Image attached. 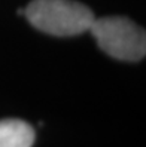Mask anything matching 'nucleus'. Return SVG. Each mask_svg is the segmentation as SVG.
Masks as SVG:
<instances>
[{
    "label": "nucleus",
    "mask_w": 146,
    "mask_h": 147,
    "mask_svg": "<svg viewBox=\"0 0 146 147\" xmlns=\"http://www.w3.org/2000/svg\"><path fill=\"white\" fill-rule=\"evenodd\" d=\"M24 15L33 27L60 37L88 31L96 20L88 6L75 0H31Z\"/></svg>",
    "instance_id": "f257e3e1"
},
{
    "label": "nucleus",
    "mask_w": 146,
    "mask_h": 147,
    "mask_svg": "<svg viewBox=\"0 0 146 147\" xmlns=\"http://www.w3.org/2000/svg\"><path fill=\"white\" fill-rule=\"evenodd\" d=\"M90 31L103 52L121 61H140L146 55V34L125 16L94 20Z\"/></svg>",
    "instance_id": "f03ea898"
},
{
    "label": "nucleus",
    "mask_w": 146,
    "mask_h": 147,
    "mask_svg": "<svg viewBox=\"0 0 146 147\" xmlns=\"http://www.w3.org/2000/svg\"><path fill=\"white\" fill-rule=\"evenodd\" d=\"M34 143L33 128L20 119L0 120V147H31Z\"/></svg>",
    "instance_id": "7ed1b4c3"
}]
</instances>
